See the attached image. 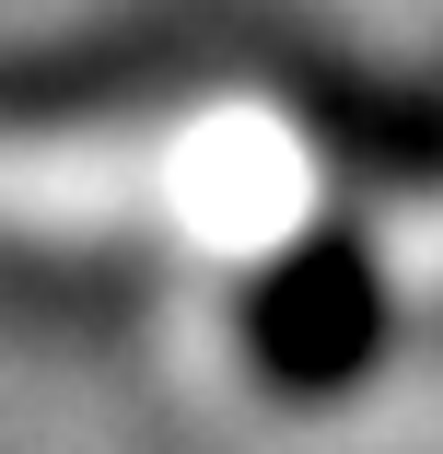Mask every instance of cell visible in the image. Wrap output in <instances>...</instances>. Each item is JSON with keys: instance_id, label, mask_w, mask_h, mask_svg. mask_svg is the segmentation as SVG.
Returning <instances> with one entry per match:
<instances>
[{"instance_id": "obj_1", "label": "cell", "mask_w": 443, "mask_h": 454, "mask_svg": "<svg viewBox=\"0 0 443 454\" xmlns=\"http://www.w3.org/2000/svg\"><path fill=\"white\" fill-rule=\"evenodd\" d=\"M245 338H257V373L281 396H350L362 361L385 349V292H374V256L350 233H304L245 303Z\"/></svg>"}]
</instances>
